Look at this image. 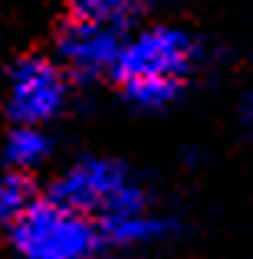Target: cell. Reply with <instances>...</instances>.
Returning <instances> with one entry per match:
<instances>
[{
  "instance_id": "7a4b0ae2",
  "label": "cell",
  "mask_w": 253,
  "mask_h": 259,
  "mask_svg": "<svg viewBox=\"0 0 253 259\" xmlns=\"http://www.w3.org/2000/svg\"><path fill=\"white\" fill-rule=\"evenodd\" d=\"M197 59V46L181 26H145L125 36L112 66V82L132 105L161 108L177 99Z\"/></svg>"
},
{
  "instance_id": "ba28073f",
  "label": "cell",
  "mask_w": 253,
  "mask_h": 259,
  "mask_svg": "<svg viewBox=\"0 0 253 259\" xmlns=\"http://www.w3.org/2000/svg\"><path fill=\"white\" fill-rule=\"evenodd\" d=\"M141 0H73V13L89 20H105V23L125 26L138 13Z\"/></svg>"
},
{
  "instance_id": "5b68a950",
  "label": "cell",
  "mask_w": 253,
  "mask_h": 259,
  "mask_svg": "<svg viewBox=\"0 0 253 259\" xmlns=\"http://www.w3.org/2000/svg\"><path fill=\"white\" fill-rule=\"evenodd\" d=\"M122 43H125V26L69 13L59 33V59L66 72H76V76H109Z\"/></svg>"
},
{
  "instance_id": "277c9868",
  "label": "cell",
  "mask_w": 253,
  "mask_h": 259,
  "mask_svg": "<svg viewBox=\"0 0 253 259\" xmlns=\"http://www.w3.org/2000/svg\"><path fill=\"white\" fill-rule=\"evenodd\" d=\"M69 76L63 63L46 56H26L7 79V115L17 125H46L66 108Z\"/></svg>"
},
{
  "instance_id": "8992f818",
  "label": "cell",
  "mask_w": 253,
  "mask_h": 259,
  "mask_svg": "<svg viewBox=\"0 0 253 259\" xmlns=\"http://www.w3.org/2000/svg\"><path fill=\"white\" fill-rule=\"evenodd\" d=\"M4 154L13 171H37L50 158V135L40 125H17L7 135Z\"/></svg>"
},
{
  "instance_id": "52a82bcc",
  "label": "cell",
  "mask_w": 253,
  "mask_h": 259,
  "mask_svg": "<svg viewBox=\"0 0 253 259\" xmlns=\"http://www.w3.org/2000/svg\"><path fill=\"white\" fill-rule=\"evenodd\" d=\"M33 200H37V184L30 171H7L0 177V220L4 223H13Z\"/></svg>"
},
{
  "instance_id": "9c48e42d",
  "label": "cell",
  "mask_w": 253,
  "mask_h": 259,
  "mask_svg": "<svg viewBox=\"0 0 253 259\" xmlns=\"http://www.w3.org/2000/svg\"><path fill=\"white\" fill-rule=\"evenodd\" d=\"M243 128H247V135L253 138V95L243 102Z\"/></svg>"
},
{
  "instance_id": "3957f363",
  "label": "cell",
  "mask_w": 253,
  "mask_h": 259,
  "mask_svg": "<svg viewBox=\"0 0 253 259\" xmlns=\"http://www.w3.org/2000/svg\"><path fill=\"white\" fill-rule=\"evenodd\" d=\"M10 246L20 259H95L102 230L59 197H37L10 223Z\"/></svg>"
},
{
  "instance_id": "6da1fadb",
  "label": "cell",
  "mask_w": 253,
  "mask_h": 259,
  "mask_svg": "<svg viewBox=\"0 0 253 259\" xmlns=\"http://www.w3.org/2000/svg\"><path fill=\"white\" fill-rule=\"evenodd\" d=\"M53 197L86 213L102 230L105 246H152L171 233V220L152 207V197L138 184V177L112 158L76 161L56 181Z\"/></svg>"
}]
</instances>
